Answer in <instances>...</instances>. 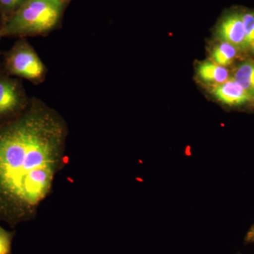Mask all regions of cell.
I'll use <instances>...</instances> for the list:
<instances>
[{
	"label": "cell",
	"mask_w": 254,
	"mask_h": 254,
	"mask_svg": "<svg viewBox=\"0 0 254 254\" xmlns=\"http://www.w3.org/2000/svg\"><path fill=\"white\" fill-rule=\"evenodd\" d=\"M68 133L63 116L33 96L0 125V221L14 229L36 218L63 168Z\"/></svg>",
	"instance_id": "1"
},
{
	"label": "cell",
	"mask_w": 254,
	"mask_h": 254,
	"mask_svg": "<svg viewBox=\"0 0 254 254\" xmlns=\"http://www.w3.org/2000/svg\"><path fill=\"white\" fill-rule=\"evenodd\" d=\"M69 0H25L0 27L3 37L45 36L59 27Z\"/></svg>",
	"instance_id": "2"
},
{
	"label": "cell",
	"mask_w": 254,
	"mask_h": 254,
	"mask_svg": "<svg viewBox=\"0 0 254 254\" xmlns=\"http://www.w3.org/2000/svg\"><path fill=\"white\" fill-rule=\"evenodd\" d=\"M1 58L0 65L10 76L27 80L34 85L46 81L48 68L26 38H18Z\"/></svg>",
	"instance_id": "3"
},
{
	"label": "cell",
	"mask_w": 254,
	"mask_h": 254,
	"mask_svg": "<svg viewBox=\"0 0 254 254\" xmlns=\"http://www.w3.org/2000/svg\"><path fill=\"white\" fill-rule=\"evenodd\" d=\"M30 100L22 79L10 76L0 65V125L24 113Z\"/></svg>",
	"instance_id": "4"
},
{
	"label": "cell",
	"mask_w": 254,
	"mask_h": 254,
	"mask_svg": "<svg viewBox=\"0 0 254 254\" xmlns=\"http://www.w3.org/2000/svg\"><path fill=\"white\" fill-rule=\"evenodd\" d=\"M216 36L220 41L230 43L238 49L250 48L241 13L232 12L224 16L217 27Z\"/></svg>",
	"instance_id": "5"
},
{
	"label": "cell",
	"mask_w": 254,
	"mask_h": 254,
	"mask_svg": "<svg viewBox=\"0 0 254 254\" xmlns=\"http://www.w3.org/2000/svg\"><path fill=\"white\" fill-rule=\"evenodd\" d=\"M211 90L215 99L228 106H240L252 101L247 92L233 78L213 86Z\"/></svg>",
	"instance_id": "6"
},
{
	"label": "cell",
	"mask_w": 254,
	"mask_h": 254,
	"mask_svg": "<svg viewBox=\"0 0 254 254\" xmlns=\"http://www.w3.org/2000/svg\"><path fill=\"white\" fill-rule=\"evenodd\" d=\"M197 75L200 81L212 86L220 84L230 79V73L225 66L213 63L211 60L203 62L197 66Z\"/></svg>",
	"instance_id": "7"
},
{
	"label": "cell",
	"mask_w": 254,
	"mask_h": 254,
	"mask_svg": "<svg viewBox=\"0 0 254 254\" xmlns=\"http://www.w3.org/2000/svg\"><path fill=\"white\" fill-rule=\"evenodd\" d=\"M232 78L247 92L252 101H254V61L247 60L240 64Z\"/></svg>",
	"instance_id": "8"
},
{
	"label": "cell",
	"mask_w": 254,
	"mask_h": 254,
	"mask_svg": "<svg viewBox=\"0 0 254 254\" xmlns=\"http://www.w3.org/2000/svg\"><path fill=\"white\" fill-rule=\"evenodd\" d=\"M238 48L226 42L220 41L215 44L210 53V60L213 63L226 66L232 63L237 58Z\"/></svg>",
	"instance_id": "9"
},
{
	"label": "cell",
	"mask_w": 254,
	"mask_h": 254,
	"mask_svg": "<svg viewBox=\"0 0 254 254\" xmlns=\"http://www.w3.org/2000/svg\"><path fill=\"white\" fill-rule=\"evenodd\" d=\"M24 1L25 0H0V27L7 21Z\"/></svg>",
	"instance_id": "10"
},
{
	"label": "cell",
	"mask_w": 254,
	"mask_h": 254,
	"mask_svg": "<svg viewBox=\"0 0 254 254\" xmlns=\"http://www.w3.org/2000/svg\"><path fill=\"white\" fill-rule=\"evenodd\" d=\"M246 37L249 46L254 44V11H246L241 13Z\"/></svg>",
	"instance_id": "11"
},
{
	"label": "cell",
	"mask_w": 254,
	"mask_h": 254,
	"mask_svg": "<svg viewBox=\"0 0 254 254\" xmlns=\"http://www.w3.org/2000/svg\"><path fill=\"white\" fill-rule=\"evenodd\" d=\"M16 231L5 230L0 225V254H11Z\"/></svg>",
	"instance_id": "12"
},
{
	"label": "cell",
	"mask_w": 254,
	"mask_h": 254,
	"mask_svg": "<svg viewBox=\"0 0 254 254\" xmlns=\"http://www.w3.org/2000/svg\"><path fill=\"white\" fill-rule=\"evenodd\" d=\"M245 242L247 243L254 242V224L253 226L251 227L250 230L247 232L245 237Z\"/></svg>",
	"instance_id": "13"
},
{
	"label": "cell",
	"mask_w": 254,
	"mask_h": 254,
	"mask_svg": "<svg viewBox=\"0 0 254 254\" xmlns=\"http://www.w3.org/2000/svg\"><path fill=\"white\" fill-rule=\"evenodd\" d=\"M3 36L2 34H1V30H0V41H1V38H2ZM1 52H0V63H1Z\"/></svg>",
	"instance_id": "14"
},
{
	"label": "cell",
	"mask_w": 254,
	"mask_h": 254,
	"mask_svg": "<svg viewBox=\"0 0 254 254\" xmlns=\"http://www.w3.org/2000/svg\"><path fill=\"white\" fill-rule=\"evenodd\" d=\"M252 48H253L254 50V46L252 47Z\"/></svg>",
	"instance_id": "15"
}]
</instances>
